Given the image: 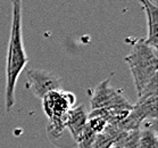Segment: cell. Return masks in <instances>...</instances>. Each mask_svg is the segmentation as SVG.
Returning a JSON list of instances; mask_svg holds the SVG:
<instances>
[{
	"mask_svg": "<svg viewBox=\"0 0 158 148\" xmlns=\"http://www.w3.org/2000/svg\"><path fill=\"white\" fill-rule=\"evenodd\" d=\"M86 122H88V113L83 105L74 106L73 108L69 109L65 123V129L69 131L74 141L82 133L83 129L86 125Z\"/></svg>",
	"mask_w": 158,
	"mask_h": 148,
	"instance_id": "cell-7",
	"label": "cell"
},
{
	"mask_svg": "<svg viewBox=\"0 0 158 148\" xmlns=\"http://www.w3.org/2000/svg\"><path fill=\"white\" fill-rule=\"evenodd\" d=\"M111 146H114V139L104 131L96 136V139L91 148H110Z\"/></svg>",
	"mask_w": 158,
	"mask_h": 148,
	"instance_id": "cell-11",
	"label": "cell"
},
{
	"mask_svg": "<svg viewBox=\"0 0 158 148\" xmlns=\"http://www.w3.org/2000/svg\"><path fill=\"white\" fill-rule=\"evenodd\" d=\"M110 148H118V147H117V146H111Z\"/></svg>",
	"mask_w": 158,
	"mask_h": 148,
	"instance_id": "cell-12",
	"label": "cell"
},
{
	"mask_svg": "<svg viewBox=\"0 0 158 148\" xmlns=\"http://www.w3.org/2000/svg\"><path fill=\"white\" fill-rule=\"evenodd\" d=\"M138 148H158L157 134L152 128H146L140 130V138Z\"/></svg>",
	"mask_w": 158,
	"mask_h": 148,
	"instance_id": "cell-8",
	"label": "cell"
},
{
	"mask_svg": "<svg viewBox=\"0 0 158 148\" xmlns=\"http://www.w3.org/2000/svg\"><path fill=\"white\" fill-rule=\"evenodd\" d=\"M125 61L130 67L139 97L150 83L157 80V49L146 44L144 39L134 40Z\"/></svg>",
	"mask_w": 158,
	"mask_h": 148,
	"instance_id": "cell-2",
	"label": "cell"
},
{
	"mask_svg": "<svg viewBox=\"0 0 158 148\" xmlns=\"http://www.w3.org/2000/svg\"><path fill=\"white\" fill-rule=\"evenodd\" d=\"M86 124L89 128L94 131V133H101L104 132L105 128L107 126V121L100 116H88V122Z\"/></svg>",
	"mask_w": 158,
	"mask_h": 148,
	"instance_id": "cell-10",
	"label": "cell"
},
{
	"mask_svg": "<svg viewBox=\"0 0 158 148\" xmlns=\"http://www.w3.org/2000/svg\"><path fill=\"white\" fill-rule=\"evenodd\" d=\"M143 6L146 17H147L148 36L144 39L146 44L152 48L158 47V7L150 0H140Z\"/></svg>",
	"mask_w": 158,
	"mask_h": 148,
	"instance_id": "cell-6",
	"label": "cell"
},
{
	"mask_svg": "<svg viewBox=\"0 0 158 148\" xmlns=\"http://www.w3.org/2000/svg\"><path fill=\"white\" fill-rule=\"evenodd\" d=\"M91 111L94 109H111V108H132L133 105L127 101L122 92L113 88L109 79L101 81L92 91L90 97Z\"/></svg>",
	"mask_w": 158,
	"mask_h": 148,
	"instance_id": "cell-4",
	"label": "cell"
},
{
	"mask_svg": "<svg viewBox=\"0 0 158 148\" xmlns=\"http://www.w3.org/2000/svg\"><path fill=\"white\" fill-rule=\"evenodd\" d=\"M27 86L35 97L42 99L51 91L61 90V80L55 73L47 70L31 69L26 72Z\"/></svg>",
	"mask_w": 158,
	"mask_h": 148,
	"instance_id": "cell-5",
	"label": "cell"
},
{
	"mask_svg": "<svg viewBox=\"0 0 158 148\" xmlns=\"http://www.w3.org/2000/svg\"><path fill=\"white\" fill-rule=\"evenodd\" d=\"M97 133H94V131L89 128V125L86 124L85 128L83 129L82 133L80 134L79 138L75 140V142L77 144L79 148H91L92 144H94V139H96Z\"/></svg>",
	"mask_w": 158,
	"mask_h": 148,
	"instance_id": "cell-9",
	"label": "cell"
},
{
	"mask_svg": "<svg viewBox=\"0 0 158 148\" xmlns=\"http://www.w3.org/2000/svg\"><path fill=\"white\" fill-rule=\"evenodd\" d=\"M75 103L76 96L71 91L55 90L42 98V107L48 119V133L60 137L65 130L67 114Z\"/></svg>",
	"mask_w": 158,
	"mask_h": 148,
	"instance_id": "cell-3",
	"label": "cell"
},
{
	"mask_svg": "<svg viewBox=\"0 0 158 148\" xmlns=\"http://www.w3.org/2000/svg\"><path fill=\"white\" fill-rule=\"evenodd\" d=\"M22 4L23 0H11V25L8 42L7 63H6V90L5 106L6 112H10L16 103L15 88L22 71L29 63V58L23 44L22 32Z\"/></svg>",
	"mask_w": 158,
	"mask_h": 148,
	"instance_id": "cell-1",
	"label": "cell"
}]
</instances>
